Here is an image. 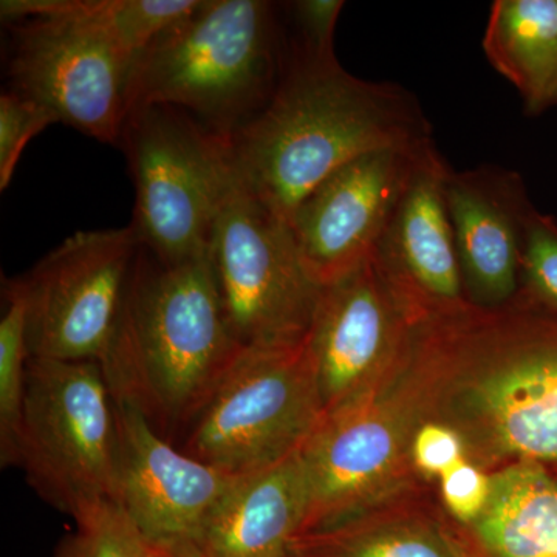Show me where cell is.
Returning a JSON list of instances; mask_svg holds the SVG:
<instances>
[{
    "mask_svg": "<svg viewBox=\"0 0 557 557\" xmlns=\"http://www.w3.org/2000/svg\"><path fill=\"white\" fill-rule=\"evenodd\" d=\"M432 141L413 95L357 78L335 53L293 49L269 102L228 138L237 182L288 223L300 201L350 161Z\"/></svg>",
    "mask_w": 557,
    "mask_h": 557,
    "instance_id": "obj_1",
    "label": "cell"
},
{
    "mask_svg": "<svg viewBox=\"0 0 557 557\" xmlns=\"http://www.w3.org/2000/svg\"><path fill=\"white\" fill-rule=\"evenodd\" d=\"M416 351L461 379L448 426L487 457L557 463V317L522 306H469L420 325Z\"/></svg>",
    "mask_w": 557,
    "mask_h": 557,
    "instance_id": "obj_2",
    "label": "cell"
},
{
    "mask_svg": "<svg viewBox=\"0 0 557 557\" xmlns=\"http://www.w3.org/2000/svg\"><path fill=\"white\" fill-rule=\"evenodd\" d=\"M242 351L208 255L170 263L139 248L101 361L113 397L135 403L168 438V429H189Z\"/></svg>",
    "mask_w": 557,
    "mask_h": 557,
    "instance_id": "obj_3",
    "label": "cell"
},
{
    "mask_svg": "<svg viewBox=\"0 0 557 557\" xmlns=\"http://www.w3.org/2000/svg\"><path fill=\"white\" fill-rule=\"evenodd\" d=\"M284 64L273 3L200 0L132 62L127 113L171 106L228 139L269 102Z\"/></svg>",
    "mask_w": 557,
    "mask_h": 557,
    "instance_id": "obj_4",
    "label": "cell"
},
{
    "mask_svg": "<svg viewBox=\"0 0 557 557\" xmlns=\"http://www.w3.org/2000/svg\"><path fill=\"white\" fill-rule=\"evenodd\" d=\"M10 89L104 145H120L134 58L90 16L87 0H3Z\"/></svg>",
    "mask_w": 557,
    "mask_h": 557,
    "instance_id": "obj_5",
    "label": "cell"
},
{
    "mask_svg": "<svg viewBox=\"0 0 557 557\" xmlns=\"http://www.w3.org/2000/svg\"><path fill=\"white\" fill-rule=\"evenodd\" d=\"M135 185L132 228L161 262L208 255L212 231L236 174L228 139L183 110H131L120 145Z\"/></svg>",
    "mask_w": 557,
    "mask_h": 557,
    "instance_id": "obj_6",
    "label": "cell"
},
{
    "mask_svg": "<svg viewBox=\"0 0 557 557\" xmlns=\"http://www.w3.org/2000/svg\"><path fill=\"white\" fill-rule=\"evenodd\" d=\"M119 421L95 361L32 358L17 468L50 507L75 519L119 498Z\"/></svg>",
    "mask_w": 557,
    "mask_h": 557,
    "instance_id": "obj_7",
    "label": "cell"
},
{
    "mask_svg": "<svg viewBox=\"0 0 557 557\" xmlns=\"http://www.w3.org/2000/svg\"><path fill=\"white\" fill-rule=\"evenodd\" d=\"M324 417L309 339L244 348L183 450L226 474H252L302 449Z\"/></svg>",
    "mask_w": 557,
    "mask_h": 557,
    "instance_id": "obj_8",
    "label": "cell"
},
{
    "mask_svg": "<svg viewBox=\"0 0 557 557\" xmlns=\"http://www.w3.org/2000/svg\"><path fill=\"white\" fill-rule=\"evenodd\" d=\"M234 338L244 348L288 346L309 335L322 287L285 220L234 182L208 249Z\"/></svg>",
    "mask_w": 557,
    "mask_h": 557,
    "instance_id": "obj_9",
    "label": "cell"
},
{
    "mask_svg": "<svg viewBox=\"0 0 557 557\" xmlns=\"http://www.w3.org/2000/svg\"><path fill=\"white\" fill-rule=\"evenodd\" d=\"M139 248L132 226L79 231L20 277L27 296L32 358L101 364Z\"/></svg>",
    "mask_w": 557,
    "mask_h": 557,
    "instance_id": "obj_10",
    "label": "cell"
},
{
    "mask_svg": "<svg viewBox=\"0 0 557 557\" xmlns=\"http://www.w3.org/2000/svg\"><path fill=\"white\" fill-rule=\"evenodd\" d=\"M113 403L120 442L116 504L161 556H193L212 511L239 475L175 448L131 399L113 397Z\"/></svg>",
    "mask_w": 557,
    "mask_h": 557,
    "instance_id": "obj_11",
    "label": "cell"
},
{
    "mask_svg": "<svg viewBox=\"0 0 557 557\" xmlns=\"http://www.w3.org/2000/svg\"><path fill=\"white\" fill-rule=\"evenodd\" d=\"M434 141L350 161L300 201L288 220L304 265L327 287L375 255L418 161Z\"/></svg>",
    "mask_w": 557,
    "mask_h": 557,
    "instance_id": "obj_12",
    "label": "cell"
},
{
    "mask_svg": "<svg viewBox=\"0 0 557 557\" xmlns=\"http://www.w3.org/2000/svg\"><path fill=\"white\" fill-rule=\"evenodd\" d=\"M416 327L372 259L322 288L307 339L325 416L401 364Z\"/></svg>",
    "mask_w": 557,
    "mask_h": 557,
    "instance_id": "obj_13",
    "label": "cell"
},
{
    "mask_svg": "<svg viewBox=\"0 0 557 557\" xmlns=\"http://www.w3.org/2000/svg\"><path fill=\"white\" fill-rule=\"evenodd\" d=\"M405 418L373 387L322 418L300 449L307 511L299 536L355 518L379 496L401 465Z\"/></svg>",
    "mask_w": 557,
    "mask_h": 557,
    "instance_id": "obj_14",
    "label": "cell"
},
{
    "mask_svg": "<svg viewBox=\"0 0 557 557\" xmlns=\"http://www.w3.org/2000/svg\"><path fill=\"white\" fill-rule=\"evenodd\" d=\"M449 168L434 145L424 150L372 258L416 325L471 306L446 208Z\"/></svg>",
    "mask_w": 557,
    "mask_h": 557,
    "instance_id": "obj_15",
    "label": "cell"
},
{
    "mask_svg": "<svg viewBox=\"0 0 557 557\" xmlns=\"http://www.w3.org/2000/svg\"><path fill=\"white\" fill-rule=\"evenodd\" d=\"M445 200L472 307L507 309L518 299L528 223L536 208L516 172L496 166L448 171Z\"/></svg>",
    "mask_w": 557,
    "mask_h": 557,
    "instance_id": "obj_16",
    "label": "cell"
},
{
    "mask_svg": "<svg viewBox=\"0 0 557 557\" xmlns=\"http://www.w3.org/2000/svg\"><path fill=\"white\" fill-rule=\"evenodd\" d=\"M306 511V472L298 450L273 467L236 478L190 557H288Z\"/></svg>",
    "mask_w": 557,
    "mask_h": 557,
    "instance_id": "obj_17",
    "label": "cell"
},
{
    "mask_svg": "<svg viewBox=\"0 0 557 557\" xmlns=\"http://www.w3.org/2000/svg\"><path fill=\"white\" fill-rule=\"evenodd\" d=\"M494 557H557V482L541 465L519 461L491 478L474 523Z\"/></svg>",
    "mask_w": 557,
    "mask_h": 557,
    "instance_id": "obj_18",
    "label": "cell"
},
{
    "mask_svg": "<svg viewBox=\"0 0 557 557\" xmlns=\"http://www.w3.org/2000/svg\"><path fill=\"white\" fill-rule=\"evenodd\" d=\"M487 61L537 115L557 65V0H496L483 36Z\"/></svg>",
    "mask_w": 557,
    "mask_h": 557,
    "instance_id": "obj_19",
    "label": "cell"
},
{
    "mask_svg": "<svg viewBox=\"0 0 557 557\" xmlns=\"http://www.w3.org/2000/svg\"><path fill=\"white\" fill-rule=\"evenodd\" d=\"M7 309L0 319V465L17 467L22 413H24L28 348V306L21 278L3 288Z\"/></svg>",
    "mask_w": 557,
    "mask_h": 557,
    "instance_id": "obj_20",
    "label": "cell"
},
{
    "mask_svg": "<svg viewBox=\"0 0 557 557\" xmlns=\"http://www.w3.org/2000/svg\"><path fill=\"white\" fill-rule=\"evenodd\" d=\"M288 557H454L424 531L394 528L379 531L357 518L304 534L293 542Z\"/></svg>",
    "mask_w": 557,
    "mask_h": 557,
    "instance_id": "obj_21",
    "label": "cell"
},
{
    "mask_svg": "<svg viewBox=\"0 0 557 557\" xmlns=\"http://www.w3.org/2000/svg\"><path fill=\"white\" fill-rule=\"evenodd\" d=\"M50 557H164L139 534L116 502H102L73 519Z\"/></svg>",
    "mask_w": 557,
    "mask_h": 557,
    "instance_id": "obj_22",
    "label": "cell"
},
{
    "mask_svg": "<svg viewBox=\"0 0 557 557\" xmlns=\"http://www.w3.org/2000/svg\"><path fill=\"white\" fill-rule=\"evenodd\" d=\"M200 0H87V10L132 58L188 16Z\"/></svg>",
    "mask_w": 557,
    "mask_h": 557,
    "instance_id": "obj_23",
    "label": "cell"
},
{
    "mask_svg": "<svg viewBox=\"0 0 557 557\" xmlns=\"http://www.w3.org/2000/svg\"><path fill=\"white\" fill-rule=\"evenodd\" d=\"M512 306L557 317V223L537 209L528 223L520 292Z\"/></svg>",
    "mask_w": 557,
    "mask_h": 557,
    "instance_id": "obj_24",
    "label": "cell"
},
{
    "mask_svg": "<svg viewBox=\"0 0 557 557\" xmlns=\"http://www.w3.org/2000/svg\"><path fill=\"white\" fill-rule=\"evenodd\" d=\"M53 123V113L25 95L11 89L0 95V189L9 188L28 141Z\"/></svg>",
    "mask_w": 557,
    "mask_h": 557,
    "instance_id": "obj_25",
    "label": "cell"
},
{
    "mask_svg": "<svg viewBox=\"0 0 557 557\" xmlns=\"http://www.w3.org/2000/svg\"><path fill=\"white\" fill-rule=\"evenodd\" d=\"M442 496L446 508L460 522L474 523L485 511L491 496V478L463 458L442 475Z\"/></svg>",
    "mask_w": 557,
    "mask_h": 557,
    "instance_id": "obj_26",
    "label": "cell"
},
{
    "mask_svg": "<svg viewBox=\"0 0 557 557\" xmlns=\"http://www.w3.org/2000/svg\"><path fill=\"white\" fill-rule=\"evenodd\" d=\"M344 2L341 0H299L289 3L298 40L295 49L310 54H330L333 51V36L338 24Z\"/></svg>",
    "mask_w": 557,
    "mask_h": 557,
    "instance_id": "obj_27",
    "label": "cell"
},
{
    "mask_svg": "<svg viewBox=\"0 0 557 557\" xmlns=\"http://www.w3.org/2000/svg\"><path fill=\"white\" fill-rule=\"evenodd\" d=\"M465 453L467 445L463 437L442 421H429L418 429L413 437V463L426 475L442 478L448 469L463 460Z\"/></svg>",
    "mask_w": 557,
    "mask_h": 557,
    "instance_id": "obj_28",
    "label": "cell"
},
{
    "mask_svg": "<svg viewBox=\"0 0 557 557\" xmlns=\"http://www.w3.org/2000/svg\"><path fill=\"white\" fill-rule=\"evenodd\" d=\"M557 106V65L553 78L549 81L547 94H545L544 102H542V112L548 108H556Z\"/></svg>",
    "mask_w": 557,
    "mask_h": 557,
    "instance_id": "obj_29",
    "label": "cell"
}]
</instances>
